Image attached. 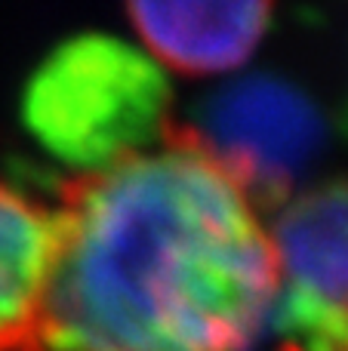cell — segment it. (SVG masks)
<instances>
[{
  "instance_id": "1",
  "label": "cell",
  "mask_w": 348,
  "mask_h": 351,
  "mask_svg": "<svg viewBox=\"0 0 348 351\" xmlns=\"http://www.w3.org/2000/svg\"><path fill=\"white\" fill-rule=\"evenodd\" d=\"M55 247L18 351H250L277 296L253 206L176 139L62 185Z\"/></svg>"
},
{
  "instance_id": "2",
  "label": "cell",
  "mask_w": 348,
  "mask_h": 351,
  "mask_svg": "<svg viewBox=\"0 0 348 351\" xmlns=\"http://www.w3.org/2000/svg\"><path fill=\"white\" fill-rule=\"evenodd\" d=\"M170 84L145 53L108 34L62 43L34 71L25 123L84 173L145 154L170 123Z\"/></svg>"
},
{
  "instance_id": "3",
  "label": "cell",
  "mask_w": 348,
  "mask_h": 351,
  "mask_svg": "<svg viewBox=\"0 0 348 351\" xmlns=\"http://www.w3.org/2000/svg\"><path fill=\"white\" fill-rule=\"evenodd\" d=\"M164 139L203 154L250 206L277 210L324 152L327 127L299 86L247 74L201 96L185 121L170 117Z\"/></svg>"
},
{
  "instance_id": "4",
  "label": "cell",
  "mask_w": 348,
  "mask_h": 351,
  "mask_svg": "<svg viewBox=\"0 0 348 351\" xmlns=\"http://www.w3.org/2000/svg\"><path fill=\"white\" fill-rule=\"evenodd\" d=\"M275 351H348V179L290 197L271 225Z\"/></svg>"
},
{
  "instance_id": "5",
  "label": "cell",
  "mask_w": 348,
  "mask_h": 351,
  "mask_svg": "<svg viewBox=\"0 0 348 351\" xmlns=\"http://www.w3.org/2000/svg\"><path fill=\"white\" fill-rule=\"evenodd\" d=\"M129 19L164 65L216 74L240 65L262 40L271 3H129Z\"/></svg>"
},
{
  "instance_id": "6",
  "label": "cell",
  "mask_w": 348,
  "mask_h": 351,
  "mask_svg": "<svg viewBox=\"0 0 348 351\" xmlns=\"http://www.w3.org/2000/svg\"><path fill=\"white\" fill-rule=\"evenodd\" d=\"M55 247V213L0 182V351H18Z\"/></svg>"
},
{
  "instance_id": "7",
  "label": "cell",
  "mask_w": 348,
  "mask_h": 351,
  "mask_svg": "<svg viewBox=\"0 0 348 351\" xmlns=\"http://www.w3.org/2000/svg\"><path fill=\"white\" fill-rule=\"evenodd\" d=\"M250 351H253V348H250Z\"/></svg>"
}]
</instances>
